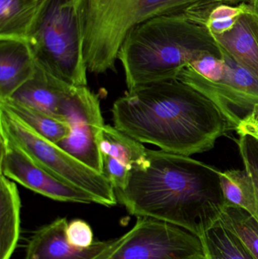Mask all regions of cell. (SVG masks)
Wrapping results in <instances>:
<instances>
[{
	"mask_svg": "<svg viewBox=\"0 0 258 259\" xmlns=\"http://www.w3.org/2000/svg\"><path fill=\"white\" fill-rule=\"evenodd\" d=\"M116 128L141 143L190 156L213 149L238 122L202 93L178 79L129 90L114 103Z\"/></svg>",
	"mask_w": 258,
	"mask_h": 259,
	"instance_id": "cell-1",
	"label": "cell"
},
{
	"mask_svg": "<svg viewBox=\"0 0 258 259\" xmlns=\"http://www.w3.org/2000/svg\"><path fill=\"white\" fill-rule=\"evenodd\" d=\"M220 173L189 156L146 149L115 195L131 215L164 221L201 237L226 204Z\"/></svg>",
	"mask_w": 258,
	"mask_h": 259,
	"instance_id": "cell-2",
	"label": "cell"
},
{
	"mask_svg": "<svg viewBox=\"0 0 258 259\" xmlns=\"http://www.w3.org/2000/svg\"><path fill=\"white\" fill-rule=\"evenodd\" d=\"M208 56L224 58L209 30L180 12L156 17L132 29L118 59L129 91L145 83L177 79L183 68Z\"/></svg>",
	"mask_w": 258,
	"mask_h": 259,
	"instance_id": "cell-3",
	"label": "cell"
},
{
	"mask_svg": "<svg viewBox=\"0 0 258 259\" xmlns=\"http://www.w3.org/2000/svg\"><path fill=\"white\" fill-rule=\"evenodd\" d=\"M220 0H83V54L87 71H115L120 49L136 26L162 15Z\"/></svg>",
	"mask_w": 258,
	"mask_h": 259,
	"instance_id": "cell-4",
	"label": "cell"
},
{
	"mask_svg": "<svg viewBox=\"0 0 258 259\" xmlns=\"http://www.w3.org/2000/svg\"><path fill=\"white\" fill-rule=\"evenodd\" d=\"M27 41L38 65L71 86H87L83 0H47Z\"/></svg>",
	"mask_w": 258,
	"mask_h": 259,
	"instance_id": "cell-5",
	"label": "cell"
},
{
	"mask_svg": "<svg viewBox=\"0 0 258 259\" xmlns=\"http://www.w3.org/2000/svg\"><path fill=\"white\" fill-rule=\"evenodd\" d=\"M0 132L48 173L93 196L96 204L106 207L118 204L115 188L103 174L98 173L56 143L41 137L3 108H0Z\"/></svg>",
	"mask_w": 258,
	"mask_h": 259,
	"instance_id": "cell-6",
	"label": "cell"
},
{
	"mask_svg": "<svg viewBox=\"0 0 258 259\" xmlns=\"http://www.w3.org/2000/svg\"><path fill=\"white\" fill-rule=\"evenodd\" d=\"M109 259H206L195 233L151 218H137L128 240Z\"/></svg>",
	"mask_w": 258,
	"mask_h": 259,
	"instance_id": "cell-7",
	"label": "cell"
},
{
	"mask_svg": "<svg viewBox=\"0 0 258 259\" xmlns=\"http://www.w3.org/2000/svg\"><path fill=\"white\" fill-rule=\"evenodd\" d=\"M62 118L70 134L56 145L83 164L103 174L100 141L104 119L98 94L86 87H74L63 103Z\"/></svg>",
	"mask_w": 258,
	"mask_h": 259,
	"instance_id": "cell-8",
	"label": "cell"
},
{
	"mask_svg": "<svg viewBox=\"0 0 258 259\" xmlns=\"http://www.w3.org/2000/svg\"><path fill=\"white\" fill-rule=\"evenodd\" d=\"M223 54L224 65L214 78H205L189 65L177 79L212 99L239 124L258 105V80L227 53Z\"/></svg>",
	"mask_w": 258,
	"mask_h": 259,
	"instance_id": "cell-9",
	"label": "cell"
},
{
	"mask_svg": "<svg viewBox=\"0 0 258 259\" xmlns=\"http://www.w3.org/2000/svg\"><path fill=\"white\" fill-rule=\"evenodd\" d=\"M0 175L53 200L96 203L93 196L65 184L36 164L25 152L0 132Z\"/></svg>",
	"mask_w": 258,
	"mask_h": 259,
	"instance_id": "cell-10",
	"label": "cell"
},
{
	"mask_svg": "<svg viewBox=\"0 0 258 259\" xmlns=\"http://www.w3.org/2000/svg\"><path fill=\"white\" fill-rule=\"evenodd\" d=\"M68 225L65 218H59L39 228L29 241L25 259H95L116 241H96L87 249H78L67 240Z\"/></svg>",
	"mask_w": 258,
	"mask_h": 259,
	"instance_id": "cell-11",
	"label": "cell"
},
{
	"mask_svg": "<svg viewBox=\"0 0 258 259\" xmlns=\"http://www.w3.org/2000/svg\"><path fill=\"white\" fill-rule=\"evenodd\" d=\"M146 149L115 126L105 125L100 141L103 175L115 190L124 187L130 167L145 155Z\"/></svg>",
	"mask_w": 258,
	"mask_h": 259,
	"instance_id": "cell-12",
	"label": "cell"
},
{
	"mask_svg": "<svg viewBox=\"0 0 258 259\" xmlns=\"http://www.w3.org/2000/svg\"><path fill=\"white\" fill-rule=\"evenodd\" d=\"M74 88L36 64L34 75L9 99L63 120L62 106Z\"/></svg>",
	"mask_w": 258,
	"mask_h": 259,
	"instance_id": "cell-13",
	"label": "cell"
},
{
	"mask_svg": "<svg viewBox=\"0 0 258 259\" xmlns=\"http://www.w3.org/2000/svg\"><path fill=\"white\" fill-rule=\"evenodd\" d=\"M213 36L223 51L258 80V15L251 5L230 30Z\"/></svg>",
	"mask_w": 258,
	"mask_h": 259,
	"instance_id": "cell-14",
	"label": "cell"
},
{
	"mask_svg": "<svg viewBox=\"0 0 258 259\" xmlns=\"http://www.w3.org/2000/svg\"><path fill=\"white\" fill-rule=\"evenodd\" d=\"M36 63L27 40L0 39V102L34 75Z\"/></svg>",
	"mask_w": 258,
	"mask_h": 259,
	"instance_id": "cell-15",
	"label": "cell"
},
{
	"mask_svg": "<svg viewBox=\"0 0 258 259\" xmlns=\"http://www.w3.org/2000/svg\"><path fill=\"white\" fill-rule=\"evenodd\" d=\"M21 199L16 184L0 175V259H11L20 235Z\"/></svg>",
	"mask_w": 258,
	"mask_h": 259,
	"instance_id": "cell-16",
	"label": "cell"
},
{
	"mask_svg": "<svg viewBox=\"0 0 258 259\" xmlns=\"http://www.w3.org/2000/svg\"><path fill=\"white\" fill-rule=\"evenodd\" d=\"M47 0H0V39L27 40Z\"/></svg>",
	"mask_w": 258,
	"mask_h": 259,
	"instance_id": "cell-17",
	"label": "cell"
},
{
	"mask_svg": "<svg viewBox=\"0 0 258 259\" xmlns=\"http://www.w3.org/2000/svg\"><path fill=\"white\" fill-rule=\"evenodd\" d=\"M249 7L248 3L233 6L221 1H209L192 6L183 12L189 19L204 26L213 36H216L230 30Z\"/></svg>",
	"mask_w": 258,
	"mask_h": 259,
	"instance_id": "cell-18",
	"label": "cell"
},
{
	"mask_svg": "<svg viewBox=\"0 0 258 259\" xmlns=\"http://www.w3.org/2000/svg\"><path fill=\"white\" fill-rule=\"evenodd\" d=\"M0 108L13 114L29 127L51 143H58L70 134L71 128L66 121L12 99L0 102Z\"/></svg>",
	"mask_w": 258,
	"mask_h": 259,
	"instance_id": "cell-19",
	"label": "cell"
},
{
	"mask_svg": "<svg viewBox=\"0 0 258 259\" xmlns=\"http://www.w3.org/2000/svg\"><path fill=\"white\" fill-rule=\"evenodd\" d=\"M206 259H255L220 219L201 237Z\"/></svg>",
	"mask_w": 258,
	"mask_h": 259,
	"instance_id": "cell-20",
	"label": "cell"
},
{
	"mask_svg": "<svg viewBox=\"0 0 258 259\" xmlns=\"http://www.w3.org/2000/svg\"><path fill=\"white\" fill-rule=\"evenodd\" d=\"M226 202L237 205L255 216L254 186L246 170L232 169L220 173Z\"/></svg>",
	"mask_w": 258,
	"mask_h": 259,
	"instance_id": "cell-21",
	"label": "cell"
},
{
	"mask_svg": "<svg viewBox=\"0 0 258 259\" xmlns=\"http://www.w3.org/2000/svg\"><path fill=\"white\" fill-rule=\"evenodd\" d=\"M220 220L234 233L255 259H258V222L246 210L227 203Z\"/></svg>",
	"mask_w": 258,
	"mask_h": 259,
	"instance_id": "cell-22",
	"label": "cell"
},
{
	"mask_svg": "<svg viewBox=\"0 0 258 259\" xmlns=\"http://www.w3.org/2000/svg\"><path fill=\"white\" fill-rule=\"evenodd\" d=\"M236 140L245 170L254 186L255 218L258 222V140L249 135H241Z\"/></svg>",
	"mask_w": 258,
	"mask_h": 259,
	"instance_id": "cell-23",
	"label": "cell"
},
{
	"mask_svg": "<svg viewBox=\"0 0 258 259\" xmlns=\"http://www.w3.org/2000/svg\"><path fill=\"white\" fill-rule=\"evenodd\" d=\"M66 235L68 243L78 249H87L94 243L92 228L89 224L80 219L68 223Z\"/></svg>",
	"mask_w": 258,
	"mask_h": 259,
	"instance_id": "cell-24",
	"label": "cell"
},
{
	"mask_svg": "<svg viewBox=\"0 0 258 259\" xmlns=\"http://www.w3.org/2000/svg\"><path fill=\"white\" fill-rule=\"evenodd\" d=\"M236 131L239 136L249 135L258 140V105L242 118Z\"/></svg>",
	"mask_w": 258,
	"mask_h": 259,
	"instance_id": "cell-25",
	"label": "cell"
},
{
	"mask_svg": "<svg viewBox=\"0 0 258 259\" xmlns=\"http://www.w3.org/2000/svg\"><path fill=\"white\" fill-rule=\"evenodd\" d=\"M130 234H131V231H128V232L126 233L124 235L121 236V237H117L116 241L115 243L109 248L108 250H106L104 253L101 254L99 256L97 257L95 259H109L121 246H123L124 243L128 240L129 237H130Z\"/></svg>",
	"mask_w": 258,
	"mask_h": 259,
	"instance_id": "cell-26",
	"label": "cell"
},
{
	"mask_svg": "<svg viewBox=\"0 0 258 259\" xmlns=\"http://www.w3.org/2000/svg\"><path fill=\"white\" fill-rule=\"evenodd\" d=\"M248 3L251 5L253 10L258 15V0H249Z\"/></svg>",
	"mask_w": 258,
	"mask_h": 259,
	"instance_id": "cell-27",
	"label": "cell"
},
{
	"mask_svg": "<svg viewBox=\"0 0 258 259\" xmlns=\"http://www.w3.org/2000/svg\"><path fill=\"white\" fill-rule=\"evenodd\" d=\"M220 1L224 2V3H229V4H238V3H246L249 0H220Z\"/></svg>",
	"mask_w": 258,
	"mask_h": 259,
	"instance_id": "cell-28",
	"label": "cell"
}]
</instances>
